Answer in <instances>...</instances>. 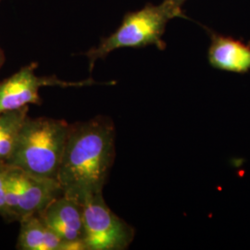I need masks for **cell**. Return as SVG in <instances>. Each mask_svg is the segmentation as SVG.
<instances>
[{
    "mask_svg": "<svg viewBox=\"0 0 250 250\" xmlns=\"http://www.w3.org/2000/svg\"><path fill=\"white\" fill-rule=\"evenodd\" d=\"M115 126L108 117L71 125L57 177L65 196L83 204L103 193L115 160Z\"/></svg>",
    "mask_w": 250,
    "mask_h": 250,
    "instance_id": "1",
    "label": "cell"
},
{
    "mask_svg": "<svg viewBox=\"0 0 250 250\" xmlns=\"http://www.w3.org/2000/svg\"><path fill=\"white\" fill-rule=\"evenodd\" d=\"M71 125L64 120L27 117L6 166L58 180Z\"/></svg>",
    "mask_w": 250,
    "mask_h": 250,
    "instance_id": "2",
    "label": "cell"
},
{
    "mask_svg": "<svg viewBox=\"0 0 250 250\" xmlns=\"http://www.w3.org/2000/svg\"><path fill=\"white\" fill-rule=\"evenodd\" d=\"M176 17H184L181 6L170 0H164L158 6L148 4L140 10L126 14L121 26L112 35L85 54L89 60L90 71L98 60L119 48L155 45L164 50L166 44L162 36L165 28L170 20Z\"/></svg>",
    "mask_w": 250,
    "mask_h": 250,
    "instance_id": "3",
    "label": "cell"
},
{
    "mask_svg": "<svg viewBox=\"0 0 250 250\" xmlns=\"http://www.w3.org/2000/svg\"><path fill=\"white\" fill-rule=\"evenodd\" d=\"M5 193L9 222L40 214L64 194L58 180L39 177L9 166H6Z\"/></svg>",
    "mask_w": 250,
    "mask_h": 250,
    "instance_id": "4",
    "label": "cell"
},
{
    "mask_svg": "<svg viewBox=\"0 0 250 250\" xmlns=\"http://www.w3.org/2000/svg\"><path fill=\"white\" fill-rule=\"evenodd\" d=\"M83 245L85 250H123L134 238V229L107 205L103 193L83 203Z\"/></svg>",
    "mask_w": 250,
    "mask_h": 250,
    "instance_id": "5",
    "label": "cell"
},
{
    "mask_svg": "<svg viewBox=\"0 0 250 250\" xmlns=\"http://www.w3.org/2000/svg\"><path fill=\"white\" fill-rule=\"evenodd\" d=\"M36 64L23 67L7 80L0 83V113L7 110L26 107L31 104L40 105L39 89L44 86H83L96 83L87 80L69 83L59 80L55 76L39 77L36 74Z\"/></svg>",
    "mask_w": 250,
    "mask_h": 250,
    "instance_id": "6",
    "label": "cell"
},
{
    "mask_svg": "<svg viewBox=\"0 0 250 250\" xmlns=\"http://www.w3.org/2000/svg\"><path fill=\"white\" fill-rule=\"evenodd\" d=\"M40 218L63 240L79 246L83 245V206L78 200L63 194L53 200L41 212Z\"/></svg>",
    "mask_w": 250,
    "mask_h": 250,
    "instance_id": "7",
    "label": "cell"
},
{
    "mask_svg": "<svg viewBox=\"0 0 250 250\" xmlns=\"http://www.w3.org/2000/svg\"><path fill=\"white\" fill-rule=\"evenodd\" d=\"M208 58L209 64L221 71L234 73L250 71V45L232 37L213 34Z\"/></svg>",
    "mask_w": 250,
    "mask_h": 250,
    "instance_id": "8",
    "label": "cell"
},
{
    "mask_svg": "<svg viewBox=\"0 0 250 250\" xmlns=\"http://www.w3.org/2000/svg\"><path fill=\"white\" fill-rule=\"evenodd\" d=\"M20 224L18 250H81L79 246L63 240L43 222L39 215L23 219Z\"/></svg>",
    "mask_w": 250,
    "mask_h": 250,
    "instance_id": "9",
    "label": "cell"
},
{
    "mask_svg": "<svg viewBox=\"0 0 250 250\" xmlns=\"http://www.w3.org/2000/svg\"><path fill=\"white\" fill-rule=\"evenodd\" d=\"M28 112L29 106L0 113V167L9 161Z\"/></svg>",
    "mask_w": 250,
    "mask_h": 250,
    "instance_id": "10",
    "label": "cell"
},
{
    "mask_svg": "<svg viewBox=\"0 0 250 250\" xmlns=\"http://www.w3.org/2000/svg\"><path fill=\"white\" fill-rule=\"evenodd\" d=\"M5 176H6V166L0 167V216L9 223V215L6 203V193H5Z\"/></svg>",
    "mask_w": 250,
    "mask_h": 250,
    "instance_id": "11",
    "label": "cell"
},
{
    "mask_svg": "<svg viewBox=\"0 0 250 250\" xmlns=\"http://www.w3.org/2000/svg\"><path fill=\"white\" fill-rule=\"evenodd\" d=\"M3 62H4V56H3L2 50L0 49V68H1V66H2V64H3Z\"/></svg>",
    "mask_w": 250,
    "mask_h": 250,
    "instance_id": "12",
    "label": "cell"
},
{
    "mask_svg": "<svg viewBox=\"0 0 250 250\" xmlns=\"http://www.w3.org/2000/svg\"><path fill=\"white\" fill-rule=\"evenodd\" d=\"M170 1H172V2H174L175 4H177L179 6H181L185 1H187V0H170Z\"/></svg>",
    "mask_w": 250,
    "mask_h": 250,
    "instance_id": "13",
    "label": "cell"
}]
</instances>
